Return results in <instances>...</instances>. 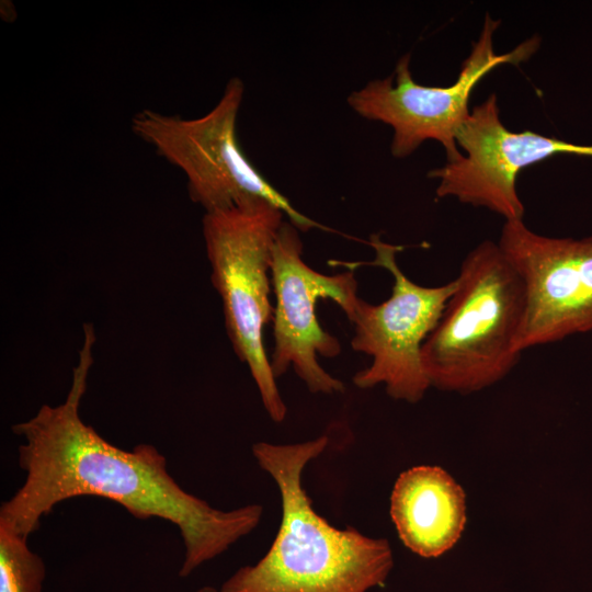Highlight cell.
<instances>
[{"label": "cell", "mask_w": 592, "mask_h": 592, "mask_svg": "<svg viewBox=\"0 0 592 592\" xmlns=\"http://www.w3.org/2000/svg\"><path fill=\"white\" fill-rule=\"evenodd\" d=\"M92 325H84V341L72 372L66 399L43 405L30 419L12 426L23 437L19 466L23 485L0 508V524L29 538L58 503L81 496L107 499L134 517H158L175 525L185 554L179 576L189 577L250 534L260 523L263 506L248 504L220 510L184 490L167 469L166 457L150 444L130 451L105 441L80 417L93 364Z\"/></svg>", "instance_id": "1"}, {"label": "cell", "mask_w": 592, "mask_h": 592, "mask_svg": "<svg viewBox=\"0 0 592 592\" xmlns=\"http://www.w3.org/2000/svg\"><path fill=\"white\" fill-rule=\"evenodd\" d=\"M328 443L320 435L295 444H253L258 465L278 488L281 524L266 554L234 572L219 592H367L385 583L394 566L388 540L333 526L316 512L303 486L305 467Z\"/></svg>", "instance_id": "2"}, {"label": "cell", "mask_w": 592, "mask_h": 592, "mask_svg": "<svg viewBox=\"0 0 592 592\" xmlns=\"http://www.w3.org/2000/svg\"><path fill=\"white\" fill-rule=\"evenodd\" d=\"M454 280L455 289L422 346V365L431 387L470 394L497 384L519 363L525 288L491 240L467 253Z\"/></svg>", "instance_id": "3"}, {"label": "cell", "mask_w": 592, "mask_h": 592, "mask_svg": "<svg viewBox=\"0 0 592 592\" xmlns=\"http://www.w3.org/2000/svg\"><path fill=\"white\" fill-rule=\"evenodd\" d=\"M283 216L267 201L253 198L203 217L212 282L221 299L226 331L274 422L285 419L287 408L271 368L263 331L273 319L271 264Z\"/></svg>", "instance_id": "4"}, {"label": "cell", "mask_w": 592, "mask_h": 592, "mask_svg": "<svg viewBox=\"0 0 592 592\" xmlns=\"http://www.w3.org/2000/svg\"><path fill=\"white\" fill-rule=\"evenodd\" d=\"M243 94L244 84L235 77L205 115L183 118L143 110L132 118V129L183 171L191 200L206 213L261 198L280 208L300 231L328 230L297 210L243 153L236 132Z\"/></svg>", "instance_id": "5"}, {"label": "cell", "mask_w": 592, "mask_h": 592, "mask_svg": "<svg viewBox=\"0 0 592 592\" xmlns=\"http://www.w3.org/2000/svg\"><path fill=\"white\" fill-rule=\"evenodd\" d=\"M500 21L486 14L482 30L463 61L457 80L448 87H426L417 83L410 71V55L402 56L394 75L368 82L352 92L349 105L360 116L389 125L392 130L391 155L405 158L425 140H436L445 149L446 161L462 152L456 135L468 118L469 98L478 82L500 65H519L539 48L535 35L504 54H496L493 34Z\"/></svg>", "instance_id": "6"}, {"label": "cell", "mask_w": 592, "mask_h": 592, "mask_svg": "<svg viewBox=\"0 0 592 592\" xmlns=\"http://www.w3.org/2000/svg\"><path fill=\"white\" fill-rule=\"evenodd\" d=\"M368 244L375 251L368 263L387 270L394 278L390 296L371 304L358 299L353 316L351 344L372 358L353 376L362 389L384 385L396 400L419 402L431 387L422 365V346L437 325L456 283L423 286L411 281L399 267L396 254L401 250L372 235Z\"/></svg>", "instance_id": "7"}, {"label": "cell", "mask_w": 592, "mask_h": 592, "mask_svg": "<svg viewBox=\"0 0 592 592\" xmlns=\"http://www.w3.org/2000/svg\"><path fill=\"white\" fill-rule=\"evenodd\" d=\"M271 281L275 306L270 364L275 378L293 368L312 394L343 392V383L318 361L319 355L338 356L341 344L319 323L316 306L319 299H331L350 319L360 299L354 273L327 275L310 267L303 259L298 229L283 221L273 247Z\"/></svg>", "instance_id": "8"}, {"label": "cell", "mask_w": 592, "mask_h": 592, "mask_svg": "<svg viewBox=\"0 0 592 592\" xmlns=\"http://www.w3.org/2000/svg\"><path fill=\"white\" fill-rule=\"evenodd\" d=\"M498 243L525 288L521 353L592 331V236L547 237L508 220Z\"/></svg>", "instance_id": "9"}, {"label": "cell", "mask_w": 592, "mask_h": 592, "mask_svg": "<svg viewBox=\"0 0 592 592\" xmlns=\"http://www.w3.org/2000/svg\"><path fill=\"white\" fill-rule=\"evenodd\" d=\"M464 150L455 160L428 173L439 179L436 196L455 197L487 208L505 221L523 220L516 179L526 167L555 155L592 157V145H577L534 132L514 133L501 122L496 94L476 105L456 135Z\"/></svg>", "instance_id": "10"}, {"label": "cell", "mask_w": 592, "mask_h": 592, "mask_svg": "<svg viewBox=\"0 0 592 592\" xmlns=\"http://www.w3.org/2000/svg\"><path fill=\"white\" fill-rule=\"evenodd\" d=\"M390 516L408 549L434 558L449 550L464 531L465 492L441 467L414 466L394 485Z\"/></svg>", "instance_id": "11"}, {"label": "cell", "mask_w": 592, "mask_h": 592, "mask_svg": "<svg viewBox=\"0 0 592 592\" xmlns=\"http://www.w3.org/2000/svg\"><path fill=\"white\" fill-rule=\"evenodd\" d=\"M46 567L27 538L0 524V592H43Z\"/></svg>", "instance_id": "12"}, {"label": "cell", "mask_w": 592, "mask_h": 592, "mask_svg": "<svg viewBox=\"0 0 592 592\" xmlns=\"http://www.w3.org/2000/svg\"><path fill=\"white\" fill-rule=\"evenodd\" d=\"M195 592H219V590H217V589H215L213 587H203V588L198 589Z\"/></svg>", "instance_id": "13"}]
</instances>
